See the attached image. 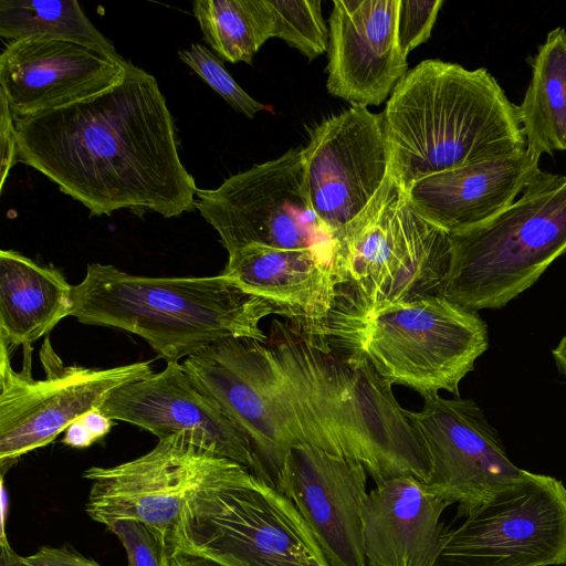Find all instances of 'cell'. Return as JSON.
I'll list each match as a JSON object with an SVG mask.
<instances>
[{"label": "cell", "instance_id": "1", "mask_svg": "<svg viewBox=\"0 0 566 566\" xmlns=\"http://www.w3.org/2000/svg\"><path fill=\"white\" fill-rule=\"evenodd\" d=\"M18 161L80 201L91 216L120 209L165 218L195 209L174 118L156 78L129 64L109 88L15 119Z\"/></svg>", "mask_w": 566, "mask_h": 566}, {"label": "cell", "instance_id": "2", "mask_svg": "<svg viewBox=\"0 0 566 566\" xmlns=\"http://www.w3.org/2000/svg\"><path fill=\"white\" fill-rule=\"evenodd\" d=\"M259 343L263 375L298 443L361 462L376 484L403 475L428 482L424 439L397 401L391 385L363 357H336L290 327Z\"/></svg>", "mask_w": 566, "mask_h": 566}, {"label": "cell", "instance_id": "3", "mask_svg": "<svg viewBox=\"0 0 566 566\" xmlns=\"http://www.w3.org/2000/svg\"><path fill=\"white\" fill-rule=\"evenodd\" d=\"M381 115L391 174L403 191L426 177L526 150L517 105L484 67L423 60L396 84Z\"/></svg>", "mask_w": 566, "mask_h": 566}, {"label": "cell", "instance_id": "4", "mask_svg": "<svg viewBox=\"0 0 566 566\" xmlns=\"http://www.w3.org/2000/svg\"><path fill=\"white\" fill-rule=\"evenodd\" d=\"M71 316L146 340L163 359L178 361L224 338L266 344L260 327L269 304L234 280L216 276H144L98 262L72 289Z\"/></svg>", "mask_w": 566, "mask_h": 566}, {"label": "cell", "instance_id": "5", "mask_svg": "<svg viewBox=\"0 0 566 566\" xmlns=\"http://www.w3.org/2000/svg\"><path fill=\"white\" fill-rule=\"evenodd\" d=\"M365 358L377 374L423 399L446 390L459 397L461 380L489 347L485 322L443 295L363 308L338 302L329 342Z\"/></svg>", "mask_w": 566, "mask_h": 566}, {"label": "cell", "instance_id": "6", "mask_svg": "<svg viewBox=\"0 0 566 566\" xmlns=\"http://www.w3.org/2000/svg\"><path fill=\"white\" fill-rule=\"evenodd\" d=\"M450 235L442 295L474 312L504 307L566 252V175L544 171L502 213Z\"/></svg>", "mask_w": 566, "mask_h": 566}, {"label": "cell", "instance_id": "7", "mask_svg": "<svg viewBox=\"0 0 566 566\" xmlns=\"http://www.w3.org/2000/svg\"><path fill=\"white\" fill-rule=\"evenodd\" d=\"M346 304L373 308L442 295L451 235L421 217L392 174L373 202L334 235Z\"/></svg>", "mask_w": 566, "mask_h": 566}, {"label": "cell", "instance_id": "8", "mask_svg": "<svg viewBox=\"0 0 566 566\" xmlns=\"http://www.w3.org/2000/svg\"><path fill=\"white\" fill-rule=\"evenodd\" d=\"M167 553L222 566H331L293 502L251 472L191 499Z\"/></svg>", "mask_w": 566, "mask_h": 566}, {"label": "cell", "instance_id": "9", "mask_svg": "<svg viewBox=\"0 0 566 566\" xmlns=\"http://www.w3.org/2000/svg\"><path fill=\"white\" fill-rule=\"evenodd\" d=\"M251 471L213 451L197 433L159 439L147 453L114 467H92L85 510L106 527L132 520L144 524L166 547L188 502L202 491ZM252 473V472H251Z\"/></svg>", "mask_w": 566, "mask_h": 566}, {"label": "cell", "instance_id": "10", "mask_svg": "<svg viewBox=\"0 0 566 566\" xmlns=\"http://www.w3.org/2000/svg\"><path fill=\"white\" fill-rule=\"evenodd\" d=\"M21 370L11 364V349L0 340V469L1 475L22 455L43 448L93 409H99L119 387L151 373V360L109 368L64 366L49 342L40 357L46 376L31 373L32 345H24Z\"/></svg>", "mask_w": 566, "mask_h": 566}, {"label": "cell", "instance_id": "11", "mask_svg": "<svg viewBox=\"0 0 566 566\" xmlns=\"http://www.w3.org/2000/svg\"><path fill=\"white\" fill-rule=\"evenodd\" d=\"M566 564V486L524 470L455 530L436 566H558Z\"/></svg>", "mask_w": 566, "mask_h": 566}, {"label": "cell", "instance_id": "12", "mask_svg": "<svg viewBox=\"0 0 566 566\" xmlns=\"http://www.w3.org/2000/svg\"><path fill=\"white\" fill-rule=\"evenodd\" d=\"M197 209L231 253L248 245L334 248L312 210L303 148L232 175L214 189H198Z\"/></svg>", "mask_w": 566, "mask_h": 566}, {"label": "cell", "instance_id": "13", "mask_svg": "<svg viewBox=\"0 0 566 566\" xmlns=\"http://www.w3.org/2000/svg\"><path fill=\"white\" fill-rule=\"evenodd\" d=\"M305 189L332 237L357 218L391 175L381 114L352 105L317 124L303 148Z\"/></svg>", "mask_w": 566, "mask_h": 566}, {"label": "cell", "instance_id": "14", "mask_svg": "<svg viewBox=\"0 0 566 566\" xmlns=\"http://www.w3.org/2000/svg\"><path fill=\"white\" fill-rule=\"evenodd\" d=\"M419 411L406 410L431 459L428 485L458 516H468L501 488L523 473L507 457L501 438L472 399H423Z\"/></svg>", "mask_w": 566, "mask_h": 566}, {"label": "cell", "instance_id": "15", "mask_svg": "<svg viewBox=\"0 0 566 566\" xmlns=\"http://www.w3.org/2000/svg\"><path fill=\"white\" fill-rule=\"evenodd\" d=\"M367 471L358 460L300 443L290 448L275 488L290 499L331 566H367L361 504Z\"/></svg>", "mask_w": 566, "mask_h": 566}, {"label": "cell", "instance_id": "16", "mask_svg": "<svg viewBox=\"0 0 566 566\" xmlns=\"http://www.w3.org/2000/svg\"><path fill=\"white\" fill-rule=\"evenodd\" d=\"M220 274L264 300L294 334L329 347V324L343 290L334 248L248 245L228 253Z\"/></svg>", "mask_w": 566, "mask_h": 566}, {"label": "cell", "instance_id": "17", "mask_svg": "<svg viewBox=\"0 0 566 566\" xmlns=\"http://www.w3.org/2000/svg\"><path fill=\"white\" fill-rule=\"evenodd\" d=\"M99 410L112 420L151 432L158 440L195 432L218 454L270 483L248 434L193 386L178 361H168L159 373L119 387Z\"/></svg>", "mask_w": 566, "mask_h": 566}, {"label": "cell", "instance_id": "18", "mask_svg": "<svg viewBox=\"0 0 566 566\" xmlns=\"http://www.w3.org/2000/svg\"><path fill=\"white\" fill-rule=\"evenodd\" d=\"M259 343L224 338L187 357L182 367L193 386L248 434L275 486L285 454L300 443L268 388Z\"/></svg>", "mask_w": 566, "mask_h": 566}, {"label": "cell", "instance_id": "19", "mask_svg": "<svg viewBox=\"0 0 566 566\" xmlns=\"http://www.w3.org/2000/svg\"><path fill=\"white\" fill-rule=\"evenodd\" d=\"M399 0H335L326 88L352 105H379L408 72L397 42Z\"/></svg>", "mask_w": 566, "mask_h": 566}, {"label": "cell", "instance_id": "20", "mask_svg": "<svg viewBox=\"0 0 566 566\" xmlns=\"http://www.w3.org/2000/svg\"><path fill=\"white\" fill-rule=\"evenodd\" d=\"M129 64L73 42L22 38L0 55V93L15 120L101 93L119 82Z\"/></svg>", "mask_w": 566, "mask_h": 566}, {"label": "cell", "instance_id": "21", "mask_svg": "<svg viewBox=\"0 0 566 566\" xmlns=\"http://www.w3.org/2000/svg\"><path fill=\"white\" fill-rule=\"evenodd\" d=\"M449 505L413 475L376 484L361 504L367 565L436 566L448 533L440 517Z\"/></svg>", "mask_w": 566, "mask_h": 566}, {"label": "cell", "instance_id": "22", "mask_svg": "<svg viewBox=\"0 0 566 566\" xmlns=\"http://www.w3.org/2000/svg\"><path fill=\"white\" fill-rule=\"evenodd\" d=\"M527 150L416 181L405 191L412 208L450 234L479 227L507 209L544 171Z\"/></svg>", "mask_w": 566, "mask_h": 566}, {"label": "cell", "instance_id": "23", "mask_svg": "<svg viewBox=\"0 0 566 566\" xmlns=\"http://www.w3.org/2000/svg\"><path fill=\"white\" fill-rule=\"evenodd\" d=\"M72 289L60 270L14 250L0 251V340L32 345L71 316Z\"/></svg>", "mask_w": 566, "mask_h": 566}, {"label": "cell", "instance_id": "24", "mask_svg": "<svg viewBox=\"0 0 566 566\" xmlns=\"http://www.w3.org/2000/svg\"><path fill=\"white\" fill-rule=\"evenodd\" d=\"M526 150L542 156L566 150V29L552 30L532 61L521 104Z\"/></svg>", "mask_w": 566, "mask_h": 566}, {"label": "cell", "instance_id": "25", "mask_svg": "<svg viewBox=\"0 0 566 566\" xmlns=\"http://www.w3.org/2000/svg\"><path fill=\"white\" fill-rule=\"evenodd\" d=\"M0 35L11 41L44 36L73 42L115 62L129 63L75 0H1Z\"/></svg>", "mask_w": 566, "mask_h": 566}, {"label": "cell", "instance_id": "26", "mask_svg": "<svg viewBox=\"0 0 566 566\" xmlns=\"http://www.w3.org/2000/svg\"><path fill=\"white\" fill-rule=\"evenodd\" d=\"M193 14L205 41L231 63L251 64L260 48L274 38L268 0H197Z\"/></svg>", "mask_w": 566, "mask_h": 566}, {"label": "cell", "instance_id": "27", "mask_svg": "<svg viewBox=\"0 0 566 566\" xmlns=\"http://www.w3.org/2000/svg\"><path fill=\"white\" fill-rule=\"evenodd\" d=\"M274 38L296 49L310 61L328 50L329 29L319 0H268Z\"/></svg>", "mask_w": 566, "mask_h": 566}, {"label": "cell", "instance_id": "28", "mask_svg": "<svg viewBox=\"0 0 566 566\" xmlns=\"http://www.w3.org/2000/svg\"><path fill=\"white\" fill-rule=\"evenodd\" d=\"M178 56L237 112L253 118L266 109L234 81L218 56L205 45L192 44L189 50L179 51Z\"/></svg>", "mask_w": 566, "mask_h": 566}, {"label": "cell", "instance_id": "29", "mask_svg": "<svg viewBox=\"0 0 566 566\" xmlns=\"http://www.w3.org/2000/svg\"><path fill=\"white\" fill-rule=\"evenodd\" d=\"M442 0H399L397 42L405 57L431 36Z\"/></svg>", "mask_w": 566, "mask_h": 566}, {"label": "cell", "instance_id": "30", "mask_svg": "<svg viewBox=\"0 0 566 566\" xmlns=\"http://www.w3.org/2000/svg\"><path fill=\"white\" fill-rule=\"evenodd\" d=\"M107 530L125 548L128 566H165L167 547L144 524L123 520L112 523Z\"/></svg>", "mask_w": 566, "mask_h": 566}, {"label": "cell", "instance_id": "31", "mask_svg": "<svg viewBox=\"0 0 566 566\" xmlns=\"http://www.w3.org/2000/svg\"><path fill=\"white\" fill-rule=\"evenodd\" d=\"M0 144H1V181L0 189L11 168L18 163V139L15 120L6 97L0 93Z\"/></svg>", "mask_w": 566, "mask_h": 566}, {"label": "cell", "instance_id": "32", "mask_svg": "<svg viewBox=\"0 0 566 566\" xmlns=\"http://www.w3.org/2000/svg\"><path fill=\"white\" fill-rule=\"evenodd\" d=\"M24 559L32 566H99L96 562L67 546H43Z\"/></svg>", "mask_w": 566, "mask_h": 566}, {"label": "cell", "instance_id": "33", "mask_svg": "<svg viewBox=\"0 0 566 566\" xmlns=\"http://www.w3.org/2000/svg\"><path fill=\"white\" fill-rule=\"evenodd\" d=\"M96 439L87 429L82 419L72 422L64 431L62 443L76 449H84L91 447Z\"/></svg>", "mask_w": 566, "mask_h": 566}, {"label": "cell", "instance_id": "34", "mask_svg": "<svg viewBox=\"0 0 566 566\" xmlns=\"http://www.w3.org/2000/svg\"><path fill=\"white\" fill-rule=\"evenodd\" d=\"M81 419L96 441L106 436L113 427V420L106 417L99 409L86 412Z\"/></svg>", "mask_w": 566, "mask_h": 566}, {"label": "cell", "instance_id": "35", "mask_svg": "<svg viewBox=\"0 0 566 566\" xmlns=\"http://www.w3.org/2000/svg\"><path fill=\"white\" fill-rule=\"evenodd\" d=\"M165 566H222L211 560L186 554L167 555Z\"/></svg>", "mask_w": 566, "mask_h": 566}, {"label": "cell", "instance_id": "36", "mask_svg": "<svg viewBox=\"0 0 566 566\" xmlns=\"http://www.w3.org/2000/svg\"><path fill=\"white\" fill-rule=\"evenodd\" d=\"M0 566H32L24 557L18 555L10 546L9 541L0 543Z\"/></svg>", "mask_w": 566, "mask_h": 566}, {"label": "cell", "instance_id": "37", "mask_svg": "<svg viewBox=\"0 0 566 566\" xmlns=\"http://www.w3.org/2000/svg\"><path fill=\"white\" fill-rule=\"evenodd\" d=\"M0 506H1V534H0V543H6L8 542L7 539V535H6V523H7V518L9 516V507H10V504H9V495H8V491L6 489V485H4V479H3V475H1V482H0Z\"/></svg>", "mask_w": 566, "mask_h": 566}, {"label": "cell", "instance_id": "38", "mask_svg": "<svg viewBox=\"0 0 566 566\" xmlns=\"http://www.w3.org/2000/svg\"><path fill=\"white\" fill-rule=\"evenodd\" d=\"M552 355L557 368L566 378V335L560 338Z\"/></svg>", "mask_w": 566, "mask_h": 566}]
</instances>
